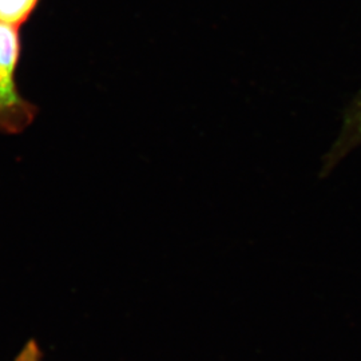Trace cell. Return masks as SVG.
<instances>
[{
    "label": "cell",
    "mask_w": 361,
    "mask_h": 361,
    "mask_svg": "<svg viewBox=\"0 0 361 361\" xmlns=\"http://www.w3.org/2000/svg\"><path fill=\"white\" fill-rule=\"evenodd\" d=\"M20 58L18 28L0 23V133L20 134L28 129L38 107L22 97L15 82Z\"/></svg>",
    "instance_id": "obj_1"
},
{
    "label": "cell",
    "mask_w": 361,
    "mask_h": 361,
    "mask_svg": "<svg viewBox=\"0 0 361 361\" xmlns=\"http://www.w3.org/2000/svg\"><path fill=\"white\" fill-rule=\"evenodd\" d=\"M350 130L353 133V138L361 141V104L357 106L353 114L352 122H350Z\"/></svg>",
    "instance_id": "obj_4"
},
{
    "label": "cell",
    "mask_w": 361,
    "mask_h": 361,
    "mask_svg": "<svg viewBox=\"0 0 361 361\" xmlns=\"http://www.w3.org/2000/svg\"><path fill=\"white\" fill-rule=\"evenodd\" d=\"M13 361H44L43 352L35 340L27 341L26 345L16 355Z\"/></svg>",
    "instance_id": "obj_3"
},
{
    "label": "cell",
    "mask_w": 361,
    "mask_h": 361,
    "mask_svg": "<svg viewBox=\"0 0 361 361\" xmlns=\"http://www.w3.org/2000/svg\"><path fill=\"white\" fill-rule=\"evenodd\" d=\"M39 0H0V23L20 27L35 10Z\"/></svg>",
    "instance_id": "obj_2"
}]
</instances>
